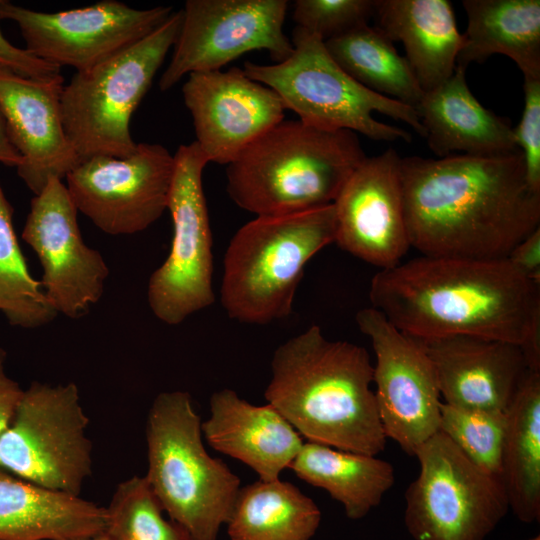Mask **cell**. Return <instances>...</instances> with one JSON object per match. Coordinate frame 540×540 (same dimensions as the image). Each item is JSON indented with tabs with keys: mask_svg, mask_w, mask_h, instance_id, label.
Segmentation results:
<instances>
[{
	"mask_svg": "<svg viewBox=\"0 0 540 540\" xmlns=\"http://www.w3.org/2000/svg\"><path fill=\"white\" fill-rule=\"evenodd\" d=\"M399 175L410 246L422 255L503 259L540 228V192L520 150L401 157Z\"/></svg>",
	"mask_w": 540,
	"mask_h": 540,
	"instance_id": "6da1fadb",
	"label": "cell"
},
{
	"mask_svg": "<svg viewBox=\"0 0 540 540\" xmlns=\"http://www.w3.org/2000/svg\"><path fill=\"white\" fill-rule=\"evenodd\" d=\"M371 307L416 339L470 335L519 345L540 372V285L507 259L425 256L379 270Z\"/></svg>",
	"mask_w": 540,
	"mask_h": 540,
	"instance_id": "7a4b0ae2",
	"label": "cell"
},
{
	"mask_svg": "<svg viewBox=\"0 0 540 540\" xmlns=\"http://www.w3.org/2000/svg\"><path fill=\"white\" fill-rule=\"evenodd\" d=\"M271 371L268 404L310 442L371 456L385 449L364 347L329 340L313 325L275 350Z\"/></svg>",
	"mask_w": 540,
	"mask_h": 540,
	"instance_id": "3957f363",
	"label": "cell"
},
{
	"mask_svg": "<svg viewBox=\"0 0 540 540\" xmlns=\"http://www.w3.org/2000/svg\"><path fill=\"white\" fill-rule=\"evenodd\" d=\"M358 135L282 120L226 167V190L256 216L284 215L333 204L364 161Z\"/></svg>",
	"mask_w": 540,
	"mask_h": 540,
	"instance_id": "277c9868",
	"label": "cell"
},
{
	"mask_svg": "<svg viewBox=\"0 0 540 540\" xmlns=\"http://www.w3.org/2000/svg\"><path fill=\"white\" fill-rule=\"evenodd\" d=\"M335 233L333 204L243 225L224 257L220 301L228 316L258 325L286 318L305 265Z\"/></svg>",
	"mask_w": 540,
	"mask_h": 540,
	"instance_id": "5b68a950",
	"label": "cell"
},
{
	"mask_svg": "<svg viewBox=\"0 0 540 540\" xmlns=\"http://www.w3.org/2000/svg\"><path fill=\"white\" fill-rule=\"evenodd\" d=\"M200 416L185 391L162 392L147 417L144 476L169 518L192 540H217L240 490V479L202 441Z\"/></svg>",
	"mask_w": 540,
	"mask_h": 540,
	"instance_id": "8992f818",
	"label": "cell"
},
{
	"mask_svg": "<svg viewBox=\"0 0 540 540\" xmlns=\"http://www.w3.org/2000/svg\"><path fill=\"white\" fill-rule=\"evenodd\" d=\"M291 42L293 51L287 59L271 65L245 62L243 70L275 91L298 120L323 130L360 133L374 141H411L408 131L376 120L373 113L378 112L425 137L415 108L358 83L334 61L319 37L296 26Z\"/></svg>",
	"mask_w": 540,
	"mask_h": 540,
	"instance_id": "52a82bcc",
	"label": "cell"
},
{
	"mask_svg": "<svg viewBox=\"0 0 540 540\" xmlns=\"http://www.w3.org/2000/svg\"><path fill=\"white\" fill-rule=\"evenodd\" d=\"M181 23L182 10L173 11L148 36L76 72L63 86V123L80 162L99 155L122 158L136 150L138 143L129 127L131 117L174 46Z\"/></svg>",
	"mask_w": 540,
	"mask_h": 540,
	"instance_id": "ba28073f",
	"label": "cell"
},
{
	"mask_svg": "<svg viewBox=\"0 0 540 540\" xmlns=\"http://www.w3.org/2000/svg\"><path fill=\"white\" fill-rule=\"evenodd\" d=\"M420 471L405 492L413 540H485L509 503L500 477L474 465L441 431L418 447Z\"/></svg>",
	"mask_w": 540,
	"mask_h": 540,
	"instance_id": "9c48e42d",
	"label": "cell"
},
{
	"mask_svg": "<svg viewBox=\"0 0 540 540\" xmlns=\"http://www.w3.org/2000/svg\"><path fill=\"white\" fill-rule=\"evenodd\" d=\"M88 423L77 385L32 382L0 435V468L37 486L79 496L92 472Z\"/></svg>",
	"mask_w": 540,
	"mask_h": 540,
	"instance_id": "30bf717a",
	"label": "cell"
},
{
	"mask_svg": "<svg viewBox=\"0 0 540 540\" xmlns=\"http://www.w3.org/2000/svg\"><path fill=\"white\" fill-rule=\"evenodd\" d=\"M167 209L173 224L168 257L150 276L148 303L163 323L177 325L215 301L212 233L202 174L209 163L194 141L180 145Z\"/></svg>",
	"mask_w": 540,
	"mask_h": 540,
	"instance_id": "8fae6325",
	"label": "cell"
},
{
	"mask_svg": "<svg viewBox=\"0 0 540 540\" xmlns=\"http://www.w3.org/2000/svg\"><path fill=\"white\" fill-rule=\"evenodd\" d=\"M286 0H188L172 58L159 80L161 91L196 72L220 70L253 50L281 62L292 51L283 32Z\"/></svg>",
	"mask_w": 540,
	"mask_h": 540,
	"instance_id": "7c38bea8",
	"label": "cell"
},
{
	"mask_svg": "<svg viewBox=\"0 0 540 540\" xmlns=\"http://www.w3.org/2000/svg\"><path fill=\"white\" fill-rule=\"evenodd\" d=\"M173 13L171 6L134 9L115 0L58 12H40L0 0V20L14 21L34 56L76 72L137 43Z\"/></svg>",
	"mask_w": 540,
	"mask_h": 540,
	"instance_id": "4fadbf2b",
	"label": "cell"
},
{
	"mask_svg": "<svg viewBox=\"0 0 540 540\" xmlns=\"http://www.w3.org/2000/svg\"><path fill=\"white\" fill-rule=\"evenodd\" d=\"M174 155L160 144L138 143L122 158L94 156L67 176V190L78 212L111 235L147 229L167 209Z\"/></svg>",
	"mask_w": 540,
	"mask_h": 540,
	"instance_id": "5bb4252c",
	"label": "cell"
},
{
	"mask_svg": "<svg viewBox=\"0 0 540 540\" xmlns=\"http://www.w3.org/2000/svg\"><path fill=\"white\" fill-rule=\"evenodd\" d=\"M355 319L375 354L374 394L384 434L414 456L439 431L442 400L433 365L420 342L377 309L363 308Z\"/></svg>",
	"mask_w": 540,
	"mask_h": 540,
	"instance_id": "9a60e30c",
	"label": "cell"
},
{
	"mask_svg": "<svg viewBox=\"0 0 540 540\" xmlns=\"http://www.w3.org/2000/svg\"><path fill=\"white\" fill-rule=\"evenodd\" d=\"M77 214L66 185L51 179L31 200L22 232L42 266L46 298L69 318L85 315L99 301L109 275L100 252L85 244Z\"/></svg>",
	"mask_w": 540,
	"mask_h": 540,
	"instance_id": "2e32d148",
	"label": "cell"
},
{
	"mask_svg": "<svg viewBox=\"0 0 540 540\" xmlns=\"http://www.w3.org/2000/svg\"><path fill=\"white\" fill-rule=\"evenodd\" d=\"M196 140L208 162L228 165L253 141L284 120L271 88L232 67L188 75L182 87Z\"/></svg>",
	"mask_w": 540,
	"mask_h": 540,
	"instance_id": "e0dca14e",
	"label": "cell"
},
{
	"mask_svg": "<svg viewBox=\"0 0 540 540\" xmlns=\"http://www.w3.org/2000/svg\"><path fill=\"white\" fill-rule=\"evenodd\" d=\"M400 158L392 148L366 157L333 203L334 242L380 270L398 265L411 248L399 175Z\"/></svg>",
	"mask_w": 540,
	"mask_h": 540,
	"instance_id": "ac0fdd59",
	"label": "cell"
},
{
	"mask_svg": "<svg viewBox=\"0 0 540 540\" xmlns=\"http://www.w3.org/2000/svg\"><path fill=\"white\" fill-rule=\"evenodd\" d=\"M63 81L36 80L0 68V108L22 158L17 173L35 195L51 179L66 178L80 163L63 123Z\"/></svg>",
	"mask_w": 540,
	"mask_h": 540,
	"instance_id": "d6986e66",
	"label": "cell"
},
{
	"mask_svg": "<svg viewBox=\"0 0 540 540\" xmlns=\"http://www.w3.org/2000/svg\"><path fill=\"white\" fill-rule=\"evenodd\" d=\"M417 340L433 365L442 401L455 407L505 412L531 371L522 348L511 342L470 335Z\"/></svg>",
	"mask_w": 540,
	"mask_h": 540,
	"instance_id": "ffe728a7",
	"label": "cell"
},
{
	"mask_svg": "<svg viewBox=\"0 0 540 540\" xmlns=\"http://www.w3.org/2000/svg\"><path fill=\"white\" fill-rule=\"evenodd\" d=\"M210 412L201 423L207 443L248 465L261 481L280 479V473L289 468L304 444L272 405H252L232 389L212 394Z\"/></svg>",
	"mask_w": 540,
	"mask_h": 540,
	"instance_id": "44dd1931",
	"label": "cell"
},
{
	"mask_svg": "<svg viewBox=\"0 0 540 540\" xmlns=\"http://www.w3.org/2000/svg\"><path fill=\"white\" fill-rule=\"evenodd\" d=\"M430 150L450 155L496 156L519 151L508 120L485 108L470 91L465 69L425 92L416 107Z\"/></svg>",
	"mask_w": 540,
	"mask_h": 540,
	"instance_id": "7402d4cb",
	"label": "cell"
},
{
	"mask_svg": "<svg viewBox=\"0 0 540 540\" xmlns=\"http://www.w3.org/2000/svg\"><path fill=\"white\" fill-rule=\"evenodd\" d=\"M377 28L392 42L400 41L405 59L423 92L448 80L464 36L448 0H375Z\"/></svg>",
	"mask_w": 540,
	"mask_h": 540,
	"instance_id": "603a6c76",
	"label": "cell"
},
{
	"mask_svg": "<svg viewBox=\"0 0 540 540\" xmlns=\"http://www.w3.org/2000/svg\"><path fill=\"white\" fill-rule=\"evenodd\" d=\"M106 509L0 468V540H78L102 533Z\"/></svg>",
	"mask_w": 540,
	"mask_h": 540,
	"instance_id": "cb8c5ba5",
	"label": "cell"
},
{
	"mask_svg": "<svg viewBox=\"0 0 540 540\" xmlns=\"http://www.w3.org/2000/svg\"><path fill=\"white\" fill-rule=\"evenodd\" d=\"M467 30L456 65L465 69L494 54L512 59L524 79H540V1L464 0Z\"/></svg>",
	"mask_w": 540,
	"mask_h": 540,
	"instance_id": "d4e9b609",
	"label": "cell"
},
{
	"mask_svg": "<svg viewBox=\"0 0 540 540\" xmlns=\"http://www.w3.org/2000/svg\"><path fill=\"white\" fill-rule=\"evenodd\" d=\"M289 468L301 480L327 491L351 520L366 517L395 483L393 465L386 460L310 441Z\"/></svg>",
	"mask_w": 540,
	"mask_h": 540,
	"instance_id": "484cf974",
	"label": "cell"
},
{
	"mask_svg": "<svg viewBox=\"0 0 540 540\" xmlns=\"http://www.w3.org/2000/svg\"><path fill=\"white\" fill-rule=\"evenodd\" d=\"M506 412L500 478L509 509L523 523L540 519V372L529 371Z\"/></svg>",
	"mask_w": 540,
	"mask_h": 540,
	"instance_id": "4316f807",
	"label": "cell"
},
{
	"mask_svg": "<svg viewBox=\"0 0 540 540\" xmlns=\"http://www.w3.org/2000/svg\"><path fill=\"white\" fill-rule=\"evenodd\" d=\"M320 522L316 503L277 479L241 487L226 525L230 540H311Z\"/></svg>",
	"mask_w": 540,
	"mask_h": 540,
	"instance_id": "83f0119b",
	"label": "cell"
},
{
	"mask_svg": "<svg viewBox=\"0 0 540 540\" xmlns=\"http://www.w3.org/2000/svg\"><path fill=\"white\" fill-rule=\"evenodd\" d=\"M324 44L358 83L416 109L424 92L405 57L377 27L364 24Z\"/></svg>",
	"mask_w": 540,
	"mask_h": 540,
	"instance_id": "f1b7e54d",
	"label": "cell"
},
{
	"mask_svg": "<svg viewBox=\"0 0 540 540\" xmlns=\"http://www.w3.org/2000/svg\"><path fill=\"white\" fill-rule=\"evenodd\" d=\"M0 312L9 324L37 328L58 313L46 298L40 281L30 274L13 226V208L0 184Z\"/></svg>",
	"mask_w": 540,
	"mask_h": 540,
	"instance_id": "f546056e",
	"label": "cell"
},
{
	"mask_svg": "<svg viewBox=\"0 0 540 540\" xmlns=\"http://www.w3.org/2000/svg\"><path fill=\"white\" fill-rule=\"evenodd\" d=\"M105 509L103 532L110 540H192L183 527L164 518L145 477L121 482Z\"/></svg>",
	"mask_w": 540,
	"mask_h": 540,
	"instance_id": "4dcf8cb0",
	"label": "cell"
},
{
	"mask_svg": "<svg viewBox=\"0 0 540 540\" xmlns=\"http://www.w3.org/2000/svg\"><path fill=\"white\" fill-rule=\"evenodd\" d=\"M439 431L484 472L501 475L506 412L440 406Z\"/></svg>",
	"mask_w": 540,
	"mask_h": 540,
	"instance_id": "1f68e13d",
	"label": "cell"
},
{
	"mask_svg": "<svg viewBox=\"0 0 540 540\" xmlns=\"http://www.w3.org/2000/svg\"><path fill=\"white\" fill-rule=\"evenodd\" d=\"M375 0H297L293 19L298 27L326 42L373 18Z\"/></svg>",
	"mask_w": 540,
	"mask_h": 540,
	"instance_id": "d6a6232c",
	"label": "cell"
},
{
	"mask_svg": "<svg viewBox=\"0 0 540 540\" xmlns=\"http://www.w3.org/2000/svg\"><path fill=\"white\" fill-rule=\"evenodd\" d=\"M524 110L513 128L529 186L540 192V79H524Z\"/></svg>",
	"mask_w": 540,
	"mask_h": 540,
	"instance_id": "836d02e7",
	"label": "cell"
},
{
	"mask_svg": "<svg viewBox=\"0 0 540 540\" xmlns=\"http://www.w3.org/2000/svg\"><path fill=\"white\" fill-rule=\"evenodd\" d=\"M0 68L12 71L20 76L42 81L62 78L61 68L34 56L25 48L14 46L5 38L1 30Z\"/></svg>",
	"mask_w": 540,
	"mask_h": 540,
	"instance_id": "e575fe53",
	"label": "cell"
},
{
	"mask_svg": "<svg viewBox=\"0 0 540 540\" xmlns=\"http://www.w3.org/2000/svg\"><path fill=\"white\" fill-rule=\"evenodd\" d=\"M507 259L527 279L540 285V228L519 242Z\"/></svg>",
	"mask_w": 540,
	"mask_h": 540,
	"instance_id": "d590c367",
	"label": "cell"
},
{
	"mask_svg": "<svg viewBox=\"0 0 540 540\" xmlns=\"http://www.w3.org/2000/svg\"><path fill=\"white\" fill-rule=\"evenodd\" d=\"M6 358V351L0 349V435L10 424L24 391L6 374Z\"/></svg>",
	"mask_w": 540,
	"mask_h": 540,
	"instance_id": "8d00e7d4",
	"label": "cell"
},
{
	"mask_svg": "<svg viewBox=\"0 0 540 540\" xmlns=\"http://www.w3.org/2000/svg\"><path fill=\"white\" fill-rule=\"evenodd\" d=\"M21 161V155L9 138L6 122L0 108V163L17 168Z\"/></svg>",
	"mask_w": 540,
	"mask_h": 540,
	"instance_id": "74e56055",
	"label": "cell"
},
{
	"mask_svg": "<svg viewBox=\"0 0 540 540\" xmlns=\"http://www.w3.org/2000/svg\"><path fill=\"white\" fill-rule=\"evenodd\" d=\"M78 540H110V538L104 533H99L95 536H92V537H88V538H83V539H78Z\"/></svg>",
	"mask_w": 540,
	"mask_h": 540,
	"instance_id": "f35d334b",
	"label": "cell"
},
{
	"mask_svg": "<svg viewBox=\"0 0 540 540\" xmlns=\"http://www.w3.org/2000/svg\"><path fill=\"white\" fill-rule=\"evenodd\" d=\"M524 540H540V535L537 534V535H534V536H532L530 538H527V539H524Z\"/></svg>",
	"mask_w": 540,
	"mask_h": 540,
	"instance_id": "ab89813d",
	"label": "cell"
}]
</instances>
